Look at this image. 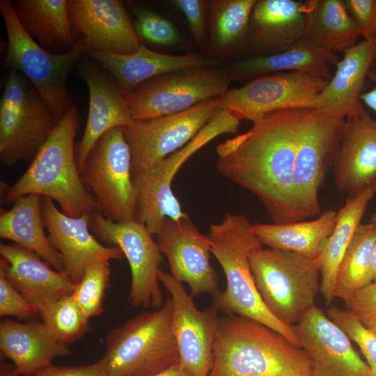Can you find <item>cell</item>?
<instances>
[{
  "label": "cell",
  "instance_id": "obj_1",
  "mask_svg": "<svg viewBox=\"0 0 376 376\" xmlns=\"http://www.w3.org/2000/svg\"><path fill=\"white\" fill-rule=\"evenodd\" d=\"M314 109L265 113L246 132L217 147V168L256 196L274 224L296 221L292 182L296 154Z\"/></svg>",
  "mask_w": 376,
  "mask_h": 376
},
{
  "label": "cell",
  "instance_id": "obj_2",
  "mask_svg": "<svg viewBox=\"0 0 376 376\" xmlns=\"http://www.w3.org/2000/svg\"><path fill=\"white\" fill-rule=\"evenodd\" d=\"M209 376H312L313 363L301 347L256 320L220 316Z\"/></svg>",
  "mask_w": 376,
  "mask_h": 376
},
{
  "label": "cell",
  "instance_id": "obj_3",
  "mask_svg": "<svg viewBox=\"0 0 376 376\" xmlns=\"http://www.w3.org/2000/svg\"><path fill=\"white\" fill-rule=\"evenodd\" d=\"M79 125L78 110L71 104L26 171L7 189L4 203L33 194L50 198L70 217L99 211L83 182L77 161L75 139Z\"/></svg>",
  "mask_w": 376,
  "mask_h": 376
},
{
  "label": "cell",
  "instance_id": "obj_4",
  "mask_svg": "<svg viewBox=\"0 0 376 376\" xmlns=\"http://www.w3.org/2000/svg\"><path fill=\"white\" fill-rule=\"evenodd\" d=\"M253 224L243 214H226L212 224L207 236L211 253L224 273L226 286L213 296L216 308L260 322L299 347L292 326L278 320L266 308L257 290L250 265L251 254L263 244L251 230Z\"/></svg>",
  "mask_w": 376,
  "mask_h": 376
},
{
  "label": "cell",
  "instance_id": "obj_5",
  "mask_svg": "<svg viewBox=\"0 0 376 376\" xmlns=\"http://www.w3.org/2000/svg\"><path fill=\"white\" fill-rule=\"evenodd\" d=\"M173 314L169 297L160 308L110 331L102 357L108 376H151L179 361Z\"/></svg>",
  "mask_w": 376,
  "mask_h": 376
},
{
  "label": "cell",
  "instance_id": "obj_6",
  "mask_svg": "<svg viewBox=\"0 0 376 376\" xmlns=\"http://www.w3.org/2000/svg\"><path fill=\"white\" fill-rule=\"evenodd\" d=\"M250 265L263 302L281 322L292 327L316 306L321 285L318 260L261 246L251 254Z\"/></svg>",
  "mask_w": 376,
  "mask_h": 376
},
{
  "label": "cell",
  "instance_id": "obj_7",
  "mask_svg": "<svg viewBox=\"0 0 376 376\" xmlns=\"http://www.w3.org/2000/svg\"><path fill=\"white\" fill-rule=\"evenodd\" d=\"M0 11L7 35L4 67L17 70L28 79L58 122L72 104L67 86L70 70L77 59L88 51L84 37L79 36L73 46L65 52L54 54L26 32L10 1L1 0Z\"/></svg>",
  "mask_w": 376,
  "mask_h": 376
},
{
  "label": "cell",
  "instance_id": "obj_8",
  "mask_svg": "<svg viewBox=\"0 0 376 376\" xmlns=\"http://www.w3.org/2000/svg\"><path fill=\"white\" fill-rule=\"evenodd\" d=\"M241 120L223 109L182 148L148 170L133 177L136 191L135 219L157 235L166 217L178 220L188 214L172 191L173 180L182 165L197 151L224 134H237Z\"/></svg>",
  "mask_w": 376,
  "mask_h": 376
},
{
  "label": "cell",
  "instance_id": "obj_9",
  "mask_svg": "<svg viewBox=\"0 0 376 376\" xmlns=\"http://www.w3.org/2000/svg\"><path fill=\"white\" fill-rule=\"evenodd\" d=\"M58 123L28 79L10 70L0 101L1 162H31Z\"/></svg>",
  "mask_w": 376,
  "mask_h": 376
},
{
  "label": "cell",
  "instance_id": "obj_10",
  "mask_svg": "<svg viewBox=\"0 0 376 376\" xmlns=\"http://www.w3.org/2000/svg\"><path fill=\"white\" fill-rule=\"evenodd\" d=\"M79 171L104 217L116 222L135 219L132 155L123 127L111 129L99 139Z\"/></svg>",
  "mask_w": 376,
  "mask_h": 376
},
{
  "label": "cell",
  "instance_id": "obj_11",
  "mask_svg": "<svg viewBox=\"0 0 376 376\" xmlns=\"http://www.w3.org/2000/svg\"><path fill=\"white\" fill-rule=\"evenodd\" d=\"M231 82L223 65L191 68L152 78L124 94L134 120L184 111L209 99L221 97Z\"/></svg>",
  "mask_w": 376,
  "mask_h": 376
},
{
  "label": "cell",
  "instance_id": "obj_12",
  "mask_svg": "<svg viewBox=\"0 0 376 376\" xmlns=\"http://www.w3.org/2000/svg\"><path fill=\"white\" fill-rule=\"evenodd\" d=\"M345 119L326 116L314 109L298 144L292 182L296 221L320 215L319 191L333 167Z\"/></svg>",
  "mask_w": 376,
  "mask_h": 376
},
{
  "label": "cell",
  "instance_id": "obj_13",
  "mask_svg": "<svg viewBox=\"0 0 376 376\" xmlns=\"http://www.w3.org/2000/svg\"><path fill=\"white\" fill-rule=\"evenodd\" d=\"M224 108L221 97L176 113L134 120L123 127L132 155V175L144 172L191 141Z\"/></svg>",
  "mask_w": 376,
  "mask_h": 376
},
{
  "label": "cell",
  "instance_id": "obj_14",
  "mask_svg": "<svg viewBox=\"0 0 376 376\" xmlns=\"http://www.w3.org/2000/svg\"><path fill=\"white\" fill-rule=\"evenodd\" d=\"M90 228L104 242L114 244L128 261L132 306L157 309L164 304L158 277L163 256L145 225L136 219L122 222L104 217L100 211L90 215Z\"/></svg>",
  "mask_w": 376,
  "mask_h": 376
},
{
  "label": "cell",
  "instance_id": "obj_15",
  "mask_svg": "<svg viewBox=\"0 0 376 376\" xmlns=\"http://www.w3.org/2000/svg\"><path fill=\"white\" fill-rule=\"evenodd\" d=\"M329 81L303 72L268 75L228 90L222 107L253 123L265 113L285 109H316Z\"/></svg>",
  "mask_w": 376,
  "mask_h": 376
},
{
  "label": "cell",
  "instance_id": "obj_16",
  "mask_svg": "<svg viewBox=\"0 0 376 376\" xmlns=\"http://www.w3.org/2000/svg\"><path fill=\"white\" fill-rule=\"evenodd\" d=\"M158 277L173 301V327L180 364L190 376H209L213 366L219 311L214 306L198 309L182 283L171 274L160 269Z\"/></svg>",
  "mask_w": 376,
  "mask_h": 376
},
{
  "label": "cell",
  "instance_id": "obj_17",
  "mask_svg": "<svg viewBox=\"0 0 376 376\" xmlns=\"http://www.w3.org/2000/svg\"><path fill=\"white\" fill-rule=\"evenodd\" d=\"M156 235L171 274L189 285L191 297L218 292V277L210 261L209 237L200 232L189 215L178 220L166 217Z\"/></svg>",
  "mask_w": 376,
  "mask_h": 376
},
{
  "label": "cell",
  "instance_id": "obj_18",
  "mask_svg": "<svg viewBox=\"0 0 376 376\" xmlns=\"http://www.w3.org/2000/svg\"><path fill=\"white\" fill-rule=\"evenodd\" d=\"M292 328L312 361V376H370L349 337L317 306Z\"/></svg>",
  "mask_w": 376,
  "mask_h": 376
},
{
  "label": "cell",
  "instance_id": "obj_19",
  "mask_svg": "<svg viewBox=\"0 0 376 376\" xmlns=\"http://www.w3.org/2000/svg\"><path fill=\"white\" fill-rule=\"evenodd\" d=\"M75 35L84 37L88 51L135 52L140 45L129 15L118 0H69Z\"/></svg>",
  "mask_w": 376,
  "mask_h": 376
},
{
  "label": "cell",
  "instance_id": "obj_20",
  "mask_svg": "<svg viewBox=\"0 0 376 376\" xmlns=\"http://www.w3.org/2000/svg\"><path fill=\"white\" fill-rule=\"evenodd\" d=\"M43 213L49 240L60 253L64 272L74 283L81 281L88 267L95 260L123 258V253L118 246H104L91 234V214L68 216L48 197H43Z\"/></svg>",
  "mask_w": 376,
  "mask_h": 376
},
{
  "label": "cell",
  "instance_id": "obj_21",
  "mask_svg": "<svg viewBox=\"0 0 376 376\" xmlns=\"http://www.w3.org/2000/svg\"><path fill=\"white\" fill-rule=\"evenodd\" d=\"M332 168L336 189L348 196L376 187V119L366 109L345 119Z\"/></svg>",
  "mask_w": 376,
  "mask_h": 376
},
{
  "label": "cell",
  "instance_id": "obj_22",
  "mask_svg": "<svg viewBox=\"0 0 376 376\" xmlns=\"http://www.w3.org/2000/svg\"><path fill=\"white\" fill-rule=\"evenodd\" d=\"M79 71L89 93L87 121L82 138L76 146V157L80 169L104 133L116 127L128 126L134 120L127 109L124 94L112 75L102 66L88 61L81 63Z\"/></svg>",
  "mask_w": 376,
  "mask_h": 376
},
{
  "label": "cell",
  "instance_id": "obj_23",
  "mask_svg": "<svg viewBox=\"0 0 376 376\" xmlns=\"http://www.w3.org/2000/svg\"><path fill=\"white\" fill-rule=\"evenodd\" d=\"M304 2L256 0L248 29L246 57L285 51L305 37Z\"/></svg>",
  "mask_w": 376,
  "mask_h": 376
},
{
  "label": "cell",
  "instance_id": "obj_24",
  "mask_svg": "<svg viewBox=\"0 0 376 376\" xmlns=\"http://www.w3.org/2000/svg\"><path fill=\"white\" fill-rule=\"evenodd\" d=\"M0 254V272L39 311L75 289L76 284L65 272L56 270L19 245L1 243Z\"/></svg>",
  "mask_w": 376,
  "mask_h": 376
},
{
  "label": "cell",
  "instance_id": "obj_25",
  "mask_svg": "<svg viewBox=\"0 0 376 376\" xmlns=\"http://www.w3.org/2000/svg\"><path fill=\"white\" fill-rule=\"evenodd\" d=\"M86 53L110 72L123 94L131 93L143 82L164 74L187 68L222 65L221 60L203 54L173 55L152 50L143 44L131 54L93 50Z\"/></svg>",
  "mask_w": 376,
  "mask_h": 376
},
{
  "label": "cell",
  "instance_id": "obj_26",
  "mask_svg": "<svg viewBox=\"0 0 376 376\" xmlns=\"http://www.w3.org/2000/svg\"><path fill=\"white\" fill-rule=\"evenodd\" d=\"M376 62V38L358 42L344 52L334 75L320 94L315 109L335 118H347L363 113L362 89Z\"/></svg>",
  "mask_w": 376,
  "mask_h": 376
},
{
  "label": "cell",
  "instance_id": "obj_27",
  "mask_svg": "<svg viewBox=\"0 0 376 376\" xmlns=\"http://www.w3.org/2000/svg\"><path fill=\"white\" fill-rule=\"evenodd\" d=\"M0 351L12 361L17 376H33L56 357L71 354L43 322H19L5 318L0 323Z\"/></svg>",
  "mask_w": 376,
  "mask_h": 376
},
{
  "label": "cell",
  "instance_id": "obj_28",
  "mask_svg": "<svg viewBox=\"0 0 376 376\" xmlns=\"http://www.w3.org/2000/svg\"><path fill=\"white\" fill-rule=\"evenodd\" d=\"M338 56L322 49L304 37L291 48L267 56H249L223 65L231 81H246L263 76L288 72H303L331 80V67Z\"/></svg>",
  "mask_w": 376,
  "mask_h": 376
},
{
  "label": "cell",
  "instance_id": "obj_29",
  "mask_svg": "<svg viewBox=\"0 0 376 376\" xmlns=\"http://www.w3.org/2000/svg\"><path fill=\"white\" fill-rule=\"evenodd\" d=\"M43 197L27 194L19 197L8 210L1 209L0 237L36 254L52 267L64 272L60 253L45 231Z\"/></svg>",
  "mask_w": 376,
  "mask_h": 376
},
{
  "label": "cell",
  "instance_id": "obj_30",
  "mask_svg": "<svg viewBox=\"0 0 376 376\" xmlns=\"http://www.w3.org/2000/svg\"><path fill=\"white\" fill-rule=\"evenodd\" d=\"M337 212L329 210L311 221L285 224H254L251 230L263 245L294 252L317 260L332 233Z\"/></svg>",
  "mask_w": 376,
  "mask_h": 376
},
{
  "label": "cell",
  "instance_id": "obj_31",
  "mask_svg": "<svg viewBox=\"0 0 376 376\" xmlns=\"http://www.w3.org/2000/svg\"><path fill=\"white\" fill-rule=\"evenodd\" d=\"M375 194L376 187H370L354 196H348L337 212L335 228L317 260L321 277L320 292L327 304L335 298L336 276L342 259Z\"/></svg>",
  "mask_w": 376,
  "mask_h": 376
},
{
  "label": "cell",
  "instance_id": "obj_32",
  "mask_svg": "<svg viewBox=\"0 0 376 376\" xmlns=\"http://www.w3.org/2000/svg\"><path fill=\"white\" fill-rule=\"evenodd\" d=\"M304 10L305 37L322 49L344 53L361 36L343 0H308Z\"/></svg>",
  "mask_w": 376,
  "mask_h": 376
},
{
  "label": "cell",
  "instance_id": "obj_33",
  "mask_svg": "<svg viewBox=\"0 0 376 376\" xmlns=\"http://www.w3.org/2000/svg\"><path fill=\"white\" fill-rule=\"evenodd\" d=\"M11 4L26 32L47 50L70 49L75 43L68 1L15 0Z\"/></svg>",
  "mask_w": 376,
  "mask_h": 376
},
{
  "label": "cell",
  "instance_id": "obj_34",
  "mask_svg": "<svg viewBox=\"0 0 376 376\" xmlns=\"http://www.w3.org/2000/svg\"><path fill=\"white\" fill-rule=\"evenodd\" d=\"M256 0H211L207 48L213 58H245L249 24Z\"/></svg>",
  "mask_w": 376,
  "mask_h": 376
},
{
  "label": "cell",
  "instance_id": "obj_35",
  "mask_svg": "<svg viewBox=\"0 0 376 376\" xmlns=\"http://www.w3.org/2000/svg\"><path fill=\"white\" fill-rule=\"evenodd\" d=\"M376 224H360L340 263L334 297L345 303L354 294L373 282L372 255Z\"/></svg>",
  "mask_w": 376,
  "mask_h": 376
},
{
  "label": "cell",
  "instance_id": "obj_36",
  "mask_svg": "<svg viewBox=\"0 0 376 376\" xmlns=\"http://www.w3.org/2000/svg\"><path fill=\"white\" fill-rule=\"evenodd\" d=\"M39 311L42 322L65 345L82 338L89 329V318L72 294L45 305Z\"/></svg>",
  "mask_w": 376,
  "mask_h": 376
},
{
  "label": "cell",
  "instance_id": "obj_37",
  "mask_svg": "<svg viewBox=\"0 0 376 376\" xmlns=\"http://www.w3.org/2000/svg\"><path fill=\"white\" fill-rule=\"evenodd\" d=\"M110 260L100 258L91 263L72 294L88 318L104 313V299L110 280Z\"/></svg>",
  "mask_w": 376,
  "mask_h": 376
},
{
  "label": "cell",
  "instance_id": "obj_38",
  "mask_svg": "<svg viewBox=\"0 0 376 376\" xmlns=\"http://www.w3.org/2000/svg\"><path fill=\"white\" fill-rule=\"evenodd\" d=\"M327 315L360 348L370 370L376 376V336L348 310L332 306Z\"/></svg>",
  "mask_w": 376,
  "mask_h": 376
},
{
  "label": "cell",
  "instance_id": "obj_39",
  "mask_svg": "<svg viewBox=\"0 0 376 376\" xmlns=\"http://www.w3.org/2000/svg\"><path fill=\"white\" fill-rule=\"evenodd\" d=\"M132 12L135 17L134 30L144 40L163 46L182 43L177 28L166 18L142 6L132 7Z\"/></svg>",
  "mask_w": 376,
  "mask_h": 376
},
{
  "label": "cell",
  "instance_id": "obj_40",
  "mask_svg": "<svg viewBox=\"0 0 376 376\" xmlns=\"http://www.w3.org/2000/svg\"><path fill=\"white\" fill-rule=\"evenodd\" d=\"M40 313L38 308L27 300L0 272V315L31 318Z\"/></svg>",
  "mask_w": 376,
  "mask_h": 376
},
{
  "label": "cell",
  "instance_id": "obj_41",
  "mask_svg": "<svg viewBox=\"0 0 376 376\" xmlns=\"http://www.w3.org/2000/svg\"><path fill=\"white\" fill-rule=\"evenodd\" d=\"M172 5L185 17L192 38L197 45L205 42V11L208 1L203 0H172Z\"/></svg>",
  "mask_w": 376,
  "mask_h": 376
},
{
  "label": "cell",
  "instance_id": "obj_42",
  "mask_svg": "<svg viewBox=\"0 0 376 376\" xmlns=\"http://www.w3.org/2000/svg\"><path fill=\"white\" fill-rule=\"evenodd\" d=\"M344 2L363 40L376 38V0H345Z\"/></svg>",
  "mask_w": 376,
  "mask_h": 376
},
{
  "label": "cell",
  "instance_id": "obj_43",
  "mask_svg": "<svg viewBox=\"0 0 376 376\" xmlns=\"http://www.w3.org/2000/svg\"><path fill=\"white\" fill-rule=\"evenodd\" d=\"M347 310L360 320L376 317V281L361 289L346 302Z\"/></svg>",
  "mask_w": 376,
  "mask_h": 376
},
{
  "label": "cell",
  "instance_id": "obj_44",
  "mask_svg": "<svg viewBox=\"0 0 376 376\" xmlns=\"http://www.w3.org/2000/svg\"><path fill=\"white\" fill-rule=\"evenodd\" d=\"M33 376H108L106 366L101 358L98 361L79 366L50 365Z\"/></svg>",
  "mask_w": 376,
  "mask_h": 376
},
{
  "label": "cell",
  "instance_id": "obj_45",
  "mask_svg": "<svg viewBox=\"0 0 376 376\" xmlns=\"http://www.w3.org/2000/svg\"><path fill=\"white\" fill-rule=\"evenodd\" d=\"M368 79L375 84L374 87L361 94V101L376 112V62L369 71Z\"/></svg>",
  "mask_w": 376,
  "mask_h": 376
},
{
  "label": "cell",
  "instance_id": "obj_46",
  "mask_svg": "<svg viewBox=\"0 0 376 376\" xmlns=\"http://www.w3.org/2000/svg\"><path fill=\"white\" fill-rule=\"evenodd\" d=\"M151 376H190L181 366L179 361L171 365L165 370Z\"/></svg>",
  "mask_w": 376,
  "mask_h": 376
},
{
  "label": "cell",
  "instance_id": "obj_47",
  "mask_svg": "<svg viewBox=\"0 0 376 376\" xmlns=\"http://www.w3.org/2000/svg\"><path fill=\"white\" fill-rule=\"evenodd\" d=\"M0 369V376H17L13 364L1 362Z\"/></svg>",
  "mask_w": 376,
  "mask_h": 376
},
{
  "label": "cell",
  "instance_id": "obj_48",
  "mask_svg": "<svg viewBox=\"0 0 376 376\" xmlns=\"http://www.w3.org/2000/svg\"><path fill=\"white\" fill-rule=\"evenodd\" d=\"M360 321L376 336V317Z\"/></svg>",
  "mask_w": 376,
  "mask_h": 376
},
{
  "label": "cell",
  "instance_id": "obj_49",
  "mask_svg": "<svg viewBox=\"0 0 376 376\" xmlns=\"http://www.w3.org/2000/svg\"><path fill=\"white\" fill-rule=\"evenodd\" d=\"M372 269L373 274V281H376V240L373 246L372 255Z\"/></svg>",
  "mask_w": 376,
  "mask_h": 376
},
{
  "label": "cell",
  "instance_id": "obj_50",
  "mask_svg": "<svg viewBox=\"0 0 376 376\" xmlns=\"http://www.w3.org/2000/svg\"><path fill=\"white\" fill-rule=\"evenodd\" d=\"M370 221L376 224V212L372 214Z\"/></svg>",
  "mask_w": 376,
  "mask_h": 376
}]
</instances>
